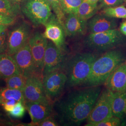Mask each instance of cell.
Wrapping results in <instances>:
<instances>
[{
    "label": "cell",
    "mask_w": 126,
    "mask_h": 126,
    "mask_svg": "<svg viewBox=\"0 0 126 126\" xmlns=\"http://www.w3.org/2000/svg\"><path fill=\"white\" fill-rule=\"evenodd\" d=\"M101 92L100 86L73 90L56 101V110L60 124L79 126L87 120Z\"/></svg>",
    "instance_id": "1"
},
{
    "label": "cell",
    "mask_w": 126,
    "mask_h": 126,
    "mask_svg": "<svg viewBox=\"0 0 126 126\" xmlns=\"http://www.w3.org/2000/svg\"><path fill=\"white\" fill-rule=\"evenodd\" d=\"M125 62V57L122 51L111 50L105 52L95 60L90 74L83 85L86 86L103 85L110 75Z\"/></svg>",
    "instance_id": "2"
},
{
    "label": "cell",
    "mask_w": 126,
    "mask_h": 126,
    "mask_svg": "<svg viewBox=\"0 0 126 126\" xmlns=\"http://www.w3.org/2000/svg\"><path fill=\"white\" fill-rule=\"evenodd\" d=\"M97 58L96 54L90 52L79 53L68 58L63 70L67 78L66 86L72 87L83 85Z\"/></svg>",
    "instance_id": "3"
},
{
    "label": "cell",
    "mask_w": 126,
    "mask_h": 126,
    "mask_svg": "<svg viewBox=\"0 0 126 126\" xmlns=\"http://www.w3.org/2000/svg\"><path fill=\"white\" fill-rule=\"evenodd\" d=\"M125 37L116 29L106 32L90 33L85 39L86 46L93 51L106 52L125 42Z\"/></svg>",
    "instance_id": "4"
},
{
    "label": "cell",
    "mask_w": 126,
    "mask_h": 126,
    "mask_svg": "<svg viewBox=\"0 0 126 126\" xmlns=\"http://www.w3.org/2000/svg\"><path fill=\"white\" fill-rule=\"evenodd\" d=\"M22 12L35 26L45 25L52 14L47 0H25Z\"/></svg>",
    "instance_id": "5"
},
{
    "label": "cell",
    "mask_w": 126,
    "mask_h": 126,
    "mask_svg": "<svg viewBox=\"0 0 126 126\" xmlns=\"http://www.w3.org/2000/svg\"><path fill=\"white\" fill-rule=\"evenodd\" d=\"M113 92L108 88L101 91L86 120V126H93L113 116L112 99Z\"/></svg>",
    "instance_id": "6"
},
{
    "label": "cell",
    "mask_w": 126,
    "mask_h": 126,
    "mask_svg": "<svg viewBox=\"0 0 126 126\" xmlns=\"http://www.w3.org/2000/svg\"><path fill=\"white\" fill-rule=\"evenodd\" d=\"M30 25L23 22L13 28L8 34L6 54L13 55L28 43L32 36Z\"/></svg>",
    "instance_id": "7"
},
{
    "label": "cell",
    "mask_w": 126,
    "mask_h": 126,
    "mask_svg": "<svg viewBox=\"0 0 126 126\" xmlns=\"http://www.w3.org/2000/svg\"><path fill=\"white\" fill-rule=\"evenodd\" d=\"M67 78L63 71H58L50 72L43 78L45 94L50 101H56L63 93L66 86Z\"/></svg>",
    "instance_id": "8"
},
{
    "label": "cell",
    "mask_w": 126,
    "mask_h": 126,
    "mask_svg": "<svg viewBox=\"0 0 126 126\" xmlns=\"http://www.w3.org/2000/svg\"><path fill=\"white\" fill-rule=\"evenodd\" d=\"M67 58L65 53L59 49L52 41H48L44 57L43 76L55 71H63Z\"/></svg>",
    "instance_id": "9"
},
{
    "label": "cell",
    "mask_w": 126,
    "mask_h": 126,
    "mask_svg": "<svg viewBox=\"0 0 126 126\" xmlns=\"http://www.w3.org/2000/svg\"><path fill=\"white\" fill-rule=\"evenodd\" d=\"M45 26V30L43 34L44 36L47 39L52 41L59 49L66 53L67 49L65 36L66 35L63 24L55 14L51 15Z\"/></svg>",
    "instance_id": "10"
},
{
    "label": "cell",
    "mask_w": 126,
    "mask_h": 126,
    "mask_svg": "<svg viewBox=\"0 0 126 126\" xmlns=\"http://www.w3.org/2000/svg\"><path fill=\"white\" fill-rule=\"evenodd\" d=\"M23 93L25 102L52 103L46 95L41 77L35 75L28 78Z\"/></svg>",
    "instance_id": "11"
},
{
    "label": "cell",
    "mask_w": 126,
    "mask_h": 126,
    "mask_svg": "<svg viewBox=\"0 0 126 126\" xmlns=\"http://www.w3.org/2000/svg\"><path fill=\"white\" fill-rule=\"evenodd\" d=\"M48 42L47 39L39 32H36L32 35L28 42L37 72L42 78L44 57Z\"/></svg>",
    "instance_id": "12"
},
{
    "label": "cell",
    "mask_w": 126,
    "mask_h": 126,
    "mask_svg": "<svg viewBox=\"0 0 126 126\" xmlns=\"http://www.w3.org/2000/svg\"><path fill=\"white\" fill-rule=\"evenodd\" d=\"M12 56L23 76L27 79L35 75L41 77L37 72L29 43Z\"/></svg>",
    "instance_id": "13"
},
{
    "label": "cell",
    "mask_w": 126,
    "mask_h": 126,
    "mask_svg": "<svg viewBox=\"0 0 126 126\" xmlns=\"http://www.w3.org/2000/svg\"><path fill=\"white\" fill-rule=\"evenodd\" d=\"M25 105L31 116L32 126H36L39 122L52 115L53 113L52 103L25 102Z\"/></svg>",
    "instance_id": "14"
},
{
    "label": "cell",
    "mask_w": 126,
    "mask_h": 126,
    "mask_svg": "<svg viewBox=\"0 0 126 126\" xmlns=\"http://www.w3.org/2000/svg\"><path fill=\"white\" fill-rule=\"evenodd\" d=\"M117 26L115 18L103 13L96 14L87 21V31L89 33H96L115 29Z\"/></svg>",
    "instance_id": "15"
},
{
    "label": "cell",
    "mask_w": 126,
    "mask_h": 126,
    "mask_svg": "<svg viewBox=\"0 0 126 126\" xmlns=\"http://www.w3.org/2000/svg\"><path fill=\"white\" fill-rule=\"evenodd\" d=\"M63 26L66 36H82L87 31V21L79 17L76 14H68L65 16Z\"/></svg>",
    "instance_id": "16"
},
{
    "label": "cell",
    "mask_w": 126,
    "mask_h": 126,
    "mask_svg": "<svg viewBox=\"0 0 126 126\" xmlns=\"http://www.w3.org/2000/svg\"><path fill=\"white\" fill-rule=\"evenodd\" d=\"M113 93L126 91V62L122 63L108 77L104 84Z\"/></svg>",
    "instance_id": "17"
},
{
    "label": "cell",
    "mask_w": 126,
    "mask_h": 126,
    "mask_svg": "<svg viewBox=\"0 0 126 126\" xmlns=\"http://www.w3.org/2000/svg\"><path fill=\"white\" fill-rule=\"evenodd\" d=\"M21 74L13 57L9 54H0V75L6 79L15 74Z\"/></svg>",
    "instance_id": "18"
},
{
    "label": "cell",
    "mask_w": 126,
    "mask_h": 126,
    "mask_svg": "<svg viewBox=\"0 0 126 126\" xmlns=\"http://www.w3.org/2000/svg\"><path fill=\"white\" fill-rule=\"evenodd\" d=\"M112 110L113 116L123 119L126 116V91L112 94Z\"/></svg>",
    "instance_id": "19"
},
{
    "label": "cell",
    "mask_w": 126,
    "mask_h": 126,
    "mask_svg": "<svg viewBox=\"0 0 126 126\" xmlns=\"http://www.w3.org/2000/svg\"><path fill=\"white\" fill-rule=\"evenodd\" d=\"M15 99L16 101L25 103L23 92L21 90L10 88L8 87L0 89V105L1 106L5 102Z\"/></svg>",
    "instance_id": "20"
},
{
    "label": "cell",
    "mask_w": 126,
    "mask_h": 126,
    "mask_svg": "<svg viewBox=\"0 0 126 126\" xmlns=\"http://www.w3.org/2000/svg\"><path fill=\"white\" fill-rule=\"evenodd\" d=\"M22 12L20 3L10 0H0V13L17 18Z\"/></svg>",
    "instance_id": "21"
},
{
    "label": "cell",
    "mask_w": 126,
    "mask_h": 126,
    "mask_svg": "<svg viewBox=\"0 0 126 126\" xmlns=\"http://www.w3.org/2000/svg\"><path fill=\"white\" fill-rule=\"evenodd\" d=\"M99 10L98 3H92L84 0L76 14L79 17L88 21L96 15Z\"/></svg>",
    "instance_id": "22"
},
{
    "label": "cell",
    "mask_w": 126,
    "mask_h": 126,
    "mask_svg": "<svg viewBox=\"0 0 126 126\" xmlns=\"http://www.w3.org/2000/svg\"><path fill=\"white\" fill-rule=\"evenodd\" d=\"M27 78L21 74H15L5 79L7 86L10 88L22 91L23 92L26 84Z\"/></svg>",
    "instance_id": "23"
},
{
    "label": "cell",
    "mask_w": 126,
    "mask_h": 126,
    "mask_svg": "<svg viewBox=\"0 0 126 126\" xmlns=\"http://www.w3.org/2000/svg\"><path fill=\"white\" fill-rule=\"evenodd\" d=\"M101 13L114 18H126V8L123 5L105 8Z\"/></svg>",
    "instance_id": "24"
},
{
    "label": "cell",
    "mask_w": 126,
    "mask_h": 126,
    "mask_svg": "<svg viewBox=\"0 0 126 126\" xmlns=\"http://www.w3.org/2000/svg\"><path fill=\"white\" fill-rule=\"evenodd\" d=\"M84 0H61V5L63 13L66 16L70 13H77L79 6Z\"/></svg>",
    "instance_id": "25"
},
{
    "label": "cell",
    "mask_w": 126,
    "mask_h": 126,
    "mask_svg": "<svg viewBox=\"0 0 126 126\" xmlns=\"http://www.w3.org/2000/svg\"><path fill=\"white\" fill-rule=\"evenodd\" d=\"M54 14L63 25L65 16L63 14L61 5V0H47Z\"/></svg>",
    "instance_id": "26"
},
{
    "label": "cell",
    "mask_w": 126,
    "mask_h": 126,
    "mask_svg": "<svg viewBox=\"0 0 126 126\" xmlns=\"http://www.w3.org/2000/svg\"><path fill=\"white\" fill-rule=\"evenodd\" d=\"M25 104L21 101H18L16 104L13 110L8 113L11 117L20 118L24 115L26 111Z\"/></svg>",
    "instance_id": "27"
},
{
    "label": "cell",
    "mask_w": 126,
    "mask_h": 126,
    "mask_svg": "<svg viewBox=\"0 0 126 126\" xmlns=\"http://www.w3.org/2000/svg\"><path fill=\"white\" fill-rule=\"evenodd\" d=\"M122 124V119L113 116L102 122L94 124L93 126H119Z\"/></svg>",
    "instance_id": "28"
},
{
    "label": "cell",
    "mask_w": 126,
    "mask_h": 126,
    "mask_svg": "<svg viewBox=\"0 0 126 126\" xmlns=\"http://www.w3.org/2000/svg\"><path fill=\"white\" fill-rule=\"evenodd\" d=\"M98 6L99 10L107 8L116 7L122 5L123 3V0H99Z\"/></svg>",
    "instance_id": "29"
},
{
    "label": "cell",
    "mask_w": 126,
    "mask_h": 126,
    "mask_svg": "<svg viewBox=\"0 0 126 126\" xmlns=\"http://www.w3.org/2000/svg\"><path fill=\"white\" fill-rule=\"evenodd\" d=\"M16 20V17L0 13V25L10 26L13 24Z\"/></svg>",
    "instance_id": "30"
},
{
    "label": "cell",
    "mask_w": 126,
    "mask_h": 126,
    "mask_svg": "<svg viewBox=\"0 0 126 126\" xmlns=\"http://www.w3.org/2000/svg\"><path fill=\"white\" fill-rule=\"evenodd\" d=\"M7 37L8 35L6 31L0 35V54L6 53L7 49Z\"/></svg>",
    "instance_id": "31"
},
{
    "label": "cell",
    "mask_w": 126,
    "mask_h": 126,
    "mask_svg": "<svg viewBox=\"0 0 126 126\" xmlns=\"http://www.w3.org/2000/svg\"><path fill=\"white\" fill-rule=\"evenodd\" d=\"M59 125L52 115L47 117L36 125L37 126H58Z\"/></svg>",
    "instance_id": "32"
},
{
    "label": "cell",
    "mask_w": 126,
    "mask_h": 126,
    "mask_svg": "<svg viewBox=\"0 0 126 126\" xmlns=\"http://www.w3.org/2000/svg\"><path fill=\"white\" fill-rule=\"evenodd\" d=\"M17 101L15 99H12L10 100L7 101L3 104L1 106L3 107V109L7 113H9L13 109L16 104Z\"/></svg>",
    "instance_id": "33"
},
{
    "label": "cell",
    "mask_w": 126,
    "mask_h": 126,
    "mask_svg": "<svg viewBox=\"0 0 126 126\" xmlns=\"http://www.w3.org/2000/svg\"><path fill=\"white\" fill-rule=\"evenodd\" d=\"M120 31L123 35L126 36V21H123L121 24L120 27Z\"/></svg>",
    "instance_id": "34"
},
{
    "label": "cell",
    "mask_w": 126,
    "mask_h": 126,
    "mask_svg": "<svg viewBox=\"0 0 126 126\" xmlns=\"http://www.w3.org/2000/svg\"><path fill=\"white\" fill-rule=\"evenodd\" d=\"M7 125H12V123L6 121V120L2 119L0 117V126H7Z\"/></svg>",
    "instance_id": "35"
},
{
    "label": "cell",
    "mask_w": 126,
    "mask_h": 126,
    "mask_svg": "<svg viewBox=\"0 0 126 126\" xmlns=\"http://www.w3.org/2000/svg\"><path fill=\"white\" fill-rule=\"evenodd\" d=\"M8 26L6 25H0V35L3 33V32L6 31L7 28H8Z\"/></svg>",
    "instance_id": "36"
},
{
    "label": "cell",
    "mask_w": 126,
    "mask_h": 126,
    "mask_svg": "<svg viewBox=\"0 0 126 126\" xmlns=\"http://www.w3.org/2000/svg\"><path fill=\"white\" fill-rule=\"evenodd\" d=\"M84 0L89 2L92 3H98L99 0Z\"/></svg>",
    "instance_id": "37"
},
{
    "label": "cell",
    "mask_w": 126,
    "mask_h": 126,
    "mask_svg": "<svg viewBox=\"0 0 126 126\" xmlns=\"http://www.w3.org/2000/svg\"><path fill=\"white\" fill-rule=\"evenodd\" d=\"M11 1H14V2H18V3H20L22 1H24L25 0H10Z\"/></svg>",
    "instance_id": "38"
},
{
    "label": "cell",
    "mask_w": 126,
    "mask_h": 126,
    "mask_svg": "<svg viewBox=\"0 0 126 126\" xmlns=\"http://www.w3.org/2000/svg\"><path fill=\"white\" fill-rule=\"evenodd\" d=\"M123 1H124V2H125V3H126V0H123Z\"/></svg>",
    "instance_id": "39"
}]
</instances>
